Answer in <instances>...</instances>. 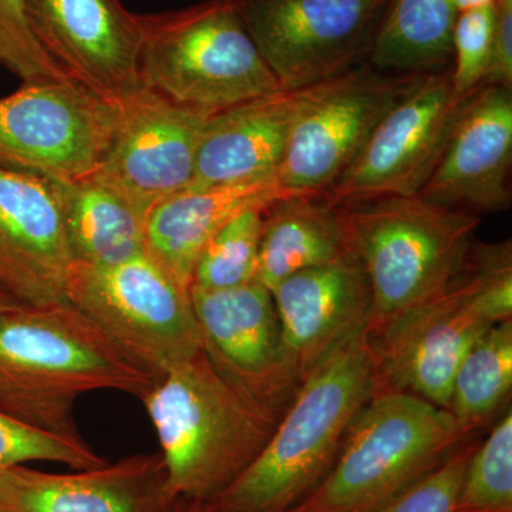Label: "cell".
<instances>
[{
    "label": "cell",
    "mask_w": 512,
    "mask_h": 512,
    "mask_svg": "<svg viewBox=\"0 0 512 512\" xmlns=\"http://www.w3.org/2000/svg\"><path fill=\"white\" fill-rule=\"evenodd\" d=\"M476 446L471 439L461 444L443 463L372 512H457L461 481Z\"/></svg>",
    "instance_id": "31"
},
{
    "label": "cell",
    "mask_w": 512,
    "mask_h": 512,
    "mask_svg": "<svg viewBox=\"0 0 512 512\" xmlns=\"http://www.w3.org/2000/svg\"><path fill=\"white\" fill-rule=\"evenodd\" d=\"M141 402L157 431L168 490L201 504L251 466L282 416L227 382L202 350L170 367Z\"/></svg>",
    "instance_id": "3"
},
{
    "label": "cell",
    "mask_w": 512,
    "mask_h": 512,
    "mask_svg": "<svg viewBox=\"0 0 512 512\" xmlns=\"http://www.w3.org/2000/svg\"><path fill=\"white\" fill-rule=\"evenodd\" d=\"M72 264L55 183L0 168V288L29 308L67 302Z\"/></svg>",
    "instance_id": "16"
},
{
    "label": "cell",
    "mask_w": 512,
    "mask_h": 512,
    "mask_svg": "<svg viewBox=\"0 0 512 512\" xmlns=\"http://www.w3.org/2000/svg\"><path fill=\"white\" fill-rule=\"evenodd\" d=\"M0 67L23 83L72 82L33 35L26 0H0Z\"/></svg>",
    "instance_id": "29"
},
{
    "label": "cell",
    "mask_w": 512,
    "mask_h": 512,
    "mask_svg": "<svg viewBox=\"0 0 512 512\" xmlns=\"http://www.w3.org/2000/svg\"><path fill=\"white\" fill-rule=\"evenodd\" d=\"M174 498L160 451L67 474L0 471V512H167Z\"/></svg>",
    "instance_id": "18"
},
{
    "label": "cell",
    "mask_w": 512,
    "mask_h": 512,
    "mask_svg": "<svg viewBox=\"0 0 512 512\" xmlns=\"http://www.w3.org/2000/svg\"><path fill=\"white\" fill-rule=\"evenodd\" d=\"M424 76L386 73L366 62L298 89V107L276 173L282 197H323L355 163L384 116Z\"/></svg>",
    "instance_id": "9"
},
{
    "label": "cell",
    "mask_w": 512,
    "mask_h": 512,
    "mask_svg": "<svg viewBox=\"0 0 512 512\" xmlns=\"http://www.w3.org/2000/svg\"><path fill=\"white\" fill-rule=\"evenodd\" d=\"M30 28L67 79L106 103L143 90L140 16L121 0H26Z\"/></svg>",
    "instance_id": "14"
},
{
    "label": "cell",
    "mask_w": 512,
    "mask_h": 512,
    "mask_svg": "<svg viewBox=\"0 0 512 512\" xmlns=\"http://www.w3.org/2000/svg\"><path fill=\"white\" fill-rule=\"evenodd\" d=\"M266 207L242 212L210 239L195 265L191 286L228 289L255 281Z\"/></svg>",
    "instance_id": "26"
},
{
    "label": "cell",
    "mask_w": 512,
    "mask_h": 512,
    "mask_svg": "<svg viewBox=\"0 0 512 512\" xmlns=\"http://www.w3.org/2000/svg\"><path fill=\"white\" fill-rule=\"evenodd\" d=\"M348 255L339 207L323 197H279L264 210L255 281L272 291L289 276Z\"/></svg>",
    "instance_id": "23"
},
{
    "label": "cell",
    "mask_w": 512,
    "mask_h": 512,
    "mask_svg": "<svg viewBox=\"0 0 512 512\" xmlns=\"http://www.w3.org/2000/svg\"><path fill=\"white\" fill-rule=\"evenodd\" d=\"M456 0H390L369 63L394 74H431L453 63Z\"/></svg>",
    "instance_id": "24"
},
{
    "label": "cell",
    "mask_w": 512,
    "mask_h": 512,
    "mask_svg": "<svg viewBox=\"0 0 512 512\" xmlns=\"http://www.w3.org/2000/svg\"><path fill=\"white\" fill-rule=\"evenodd\" d=\"M66 299L158 380L202 350L190 289L148 252L117 265L72 264Z\"/></svg>",
    "instance_id": "8"
},
{
    "label": "cell",
    "mask_w": 512,
    "mask_h": 512,
    "mask_svg": "<svg viewBox=\"0 0 512 512\" xmlns=\"http://www.w3.org/2000/svg\"><path fill=\"white\" fill-rule=\"evenodd\" d=\"M458 12H467V10H473L483 8V6L493 5L495 0H456Z\"/></svg>",
    "instance_id": "34"
},
{
    "label": "cell",
    "mask_w": 512,
    "mask_h": 512,
    "mask_svg": "<svg viewBox=\"0 0 512 512\" xmlns=\"http://www.w3.org/2000/svg\"><path fill=\"white\" fill-rule=\"evenodd\" d=\"M201 348L227 382L282 414L301 386L289 362L274 298L258 281L228 289L190 288Z\"/></svg>",
    "instance_id": "13"
},
{
    "label": "cell",
    "mask_w": 512,
    "mask_h": 512,
    "mask_svg": "<svg viewBox=\"0 0 512 512\" xmlns=\"http://www.w3.org/2000/svg\"><path fill=\"white\" fill-rule=\"evenodd\" d=\"M32 461L64 464L73 470L106 466L110 461L84 440L57 436L0 410V471Z\"/></svg>",
    "instance_id": "28"
},
{
    "label": "cell",
    "mask_w": 512,
    "mask_h": 512,
    "mask_svg": "<svg viewBox=\"0 0 512 512\" xmlns=\"http://www.w3.org/2000/svg\"><path fill=\"white\" fill-rule=\"evenodd\" d=\"M138 16L143 89L210 114L282 89L232 0Z\"/></svg>",
    "instance_id": "6"
},
{
    "label": "cell",
    "mask_w": 512,
    "mask_h": 512,
    "mask_svg": "<svg viewBox=\"0 0 512 512\" xmlns=\"http://www.w3.org/2000/svg\"><path fill=\"white\" fill-rule=\"evenodd\" d=\"M279 86L298 90L369 62L390 0H232Z\"/></svg>",
    "instance_id": "10"
},
{
    "label": "cell",
    "mask_w": 512,
    "mask_h": 512,
    "mask_svg": "<svg viewBox=\"0 0 512 512\" xmlns=\"http://www.w3.org/2000/svg\"><path fill=\"white\" fill-rule=\"evenodd\" d=\"M53 183L62 204L73 264L117 265L147 252L150 211L127 192L96 170Z\"/></svg>",
    "instance_id": "22"
},
{
    "label": "cell",
    "mask_w": 512,
    "mask_h": 512,
    "mask_svg": "<svg viewBox=\"0 0 512 512\" xmlns=\"http://www.w3.org/2000/svg\"><path fill=\"white\" fill-rule=\"evenodd\" d=\"M210 113L143 89L120 104L97 173L146 210L191 183L195 154Z\"/></svg>",
    "instance_id": "15"
},
{
    "label": "cell",
    "mask_w": 512,
    "mask_h": 512,
    "mask_svg": "<svg viewBox=\"0 0 512 512\" xmlns=\"http://www.w3.org/2000/svg\"><path fill=\"white\" fill-rule=\"evenodd\" d=\"M473 437L446 409L377 390L348 431L318 490L291 512H372Z\"/></svg>",
    "instance_id": "7"
},
{
    "label": "cell",
    "mask_w": 512,
    "mask_h": 512,
    "mask_svg": "<svg viewBox=\"0 0 512 512\" xmlns=\"http://www.w3.org/2000/svg\"><path fill=\"white\" fill-rule=\"evenodd\" d=\"M158 382L69 302L0 313V410L70 440H84L74 409L83 394L138 400Z\"/></svg>",
    "instance_id": "1"
},
{
    "label": "cell",
    "mask_w": 512,
    "mask_h": 512,
    "mask_svg": "<svg viewBox=\"0 0 512 512\" xmlns=\"http://www.w3.org/2000/svg\"><path fill=\"white\" fill-rule=\"evenodd\" d=\"M350 254L372 293L369 333L446 292L473 251L478 215L412 197L342 205Z\"/></svg>",
    "instance_id": "5"
},
{
    "label": "cell",
    "mask_w": 512,
    "mask_h": 512,
    "mask_svg": "<svg viewBox=\"0 0 512 512\" xmlns=\"http://www.w3.org/2000/svg\"><path fill=\"white\" fill-rule=\"evenodd\" d=\"M298 100L299 90L281 89L210 114L188 187L276 180Z\"/></svg>",
    "instance_id": "20"
},
{
    "label": "cell",
    "mask_w": 512,
    "mask_h": 512,
    "mask_svg": "<svg viewBox=\"0 0 512 512\" xmlns=\"http://www.w3.org/2000/svg\"><path fill=\"white\" fill-rule=\"evenodd\" d=\"M119 106L73 82H32L0 97V168L50 181L92 173L103 161Z\"/></svg>",
    "instance_id": "11"
},
{
    "label": "cell",
    "mask_w": 512,
    "mask_h": 512,
    "mask_svg": "<svg viewBox=\"0 0 512 512\" xmlns=\"http://www.w3.org/2000/svg\"><path fill=\"white\" fill-rule=\"evenodd\" d=\"M494 18V3L458 15L451 79L460 96H473L485 84L493 56Z\"/></svg>",
    "instance_id": "30"
},
{
    "label": "cell",
    "mask_w": 512,
    "mask_h": 512,
    "mask_svg": "<svg viewBox=\"0 0 512 512\" xmlns=\"http://www.w3.org/2000/svg\"><path fill=\"white\" fill-rule=\"evenodd\" d=\"M380 389L375 350L363 329L302 380L288 409L251 466L204 512H291L335 466L362 407Z\"/></svg>",
    "instance_id": "2"
},
{
    "label": "cell",
    "mask_w": 512,
    "mask_h": 512,
    "mask_svg": "<svg viewBox=\"0 0 512 512\" xmlns=\"http://www.w3.org/2000/svg\"><path fill=\"white\" fill-rule=\"evenodd\" d=\"M20 306L22 305H19L12 296H9L0 288V313L12 311V309L20 308Z\"/></svg>",
    "instance_id": "35"
},
{
    "label": "cell",
    "mask_w": 512,
    "mask_h": 512,
    "mask_svg": "<svg viewBox=\"0 0 512 512\" xmlns=\"http://www.w3.org/2000/svg\"><path fill=\"white\" fill-rule=\"evenodd\" d=\"M457 512H512V414L505 413L471 454Z\"/></svg>",
    "instance_id": "27"
},
{
    "label": "cell",
    "mask_w": 512,
    "mask_h": 512,
    "mask_svg": "<svg viewBox=\"0 0 512 512\" xmlns=\"http://www.w3.org/2000/svg\"><path fill=\"white\" fill-rule=\"evenodd\" d=\"M511 318V241L471 251L446 292L370 333L379 390L410 393L448 410L464 355L488 329Z\"/></svg>",
    "instance_id": "4"
},
{
    "label": "cell",
    "mask_w": 512,
    "mask_h": 512,
    "mask_svg": "<svg viewBox=\"0 0 512 512\" xmlns=\"http://www.w3.org/2000/svg\"><path fill=\"white\" fill-rule=\"evenodd\" d=\"M167 512H204L202 504L187 498L175 497Z\"/></svg>",
    "instance_id": "33"
},
{
    "label": "cell",
    "mask_w": 512,
    "mask_h": 512,
    "mask_svg": "<svg viewBox=\"0 0 512 512\" xmlns=\"http://www.w3.org/2000/svg\"><path fill=\"white\" fill-rule=\"evenodd\" d=\"M471 96L456 92L451 66L426 74L380 121L355 163L323 198L335 207L417 195L436 170Z\"/></svg>",
    "instance_id": "12"
},
{
    "label": "cell",
    "mask_w": 512,
    "mask_h": 512,
    "mask_svg": "<svg viewBox=\"0 0 512 512\" xmlns=\"http://www.w3.org/2000/svg\"><path fill=\"white\" fill-rule=\"evenodd\" d=\"M512 390V319L487 330L454 375L448 412L474 434L507 403Z\"/></svg>",
    "instance_id": "25"
},
{
    "label": "cell",
    "mask_w": 512,
    "mask_h": 512,
    "mask_svg": "<svg viewBox=\"0 0 512 512\" xmlns=\"http://www.w3.org/2000/svg\"><path fill=\"white\" fill-rule=\"evenodd\" d=\"M289 362L298 379L369 326L372 293L352 254L289 276L271 291Z\"/></svg>",
    "instance_id": "19"
},
{
    "label": "cell",
    "mask_w": 512,
    "mask_h": 512,
    "mask_svg": "<svg viewBox=\"0 0 512 512\" xmlns=\"http://www.w3.org/2000/svg\"><path fill=\"white\" fill-rule=\"evenodd\" d=\"M282 197L276 180L184 188L157 202L147 218V252L185 288L205 245L224 225L251 208Z\"/></svg>",
    "instance_id": "21"
},
{
    "label": "cell",
    "mask_w": 512,
    "mask_h": 512,
    "mask_svg": "<svg viewBox=\"0 0 512 512\" xmlns=\"http://www.w3.org/2000/svg\"><path fill=\"white\" fill-rule=\"evenodd\" d=\"M493 56L484 86L512 90V0L494 2Z\"/></svg>",
    "instance_id": "32"
},
{
    "label": "cell",
    "mask_w": 512,
    "mask_h": 512,
    "mask_svg": "<svg viewBox=\"0 0 512 512\" xmlns=\"http://www.w3.org/2000/svg\"><path fill=\"white\" fill-rule=\"evenodd\" d=\"M512 90L483 86L464 104L419 197L478 215L511 204Z\"/></svg>",
    "instance_id": "17"
}]
</instances>
